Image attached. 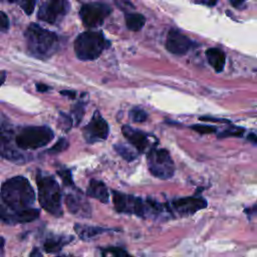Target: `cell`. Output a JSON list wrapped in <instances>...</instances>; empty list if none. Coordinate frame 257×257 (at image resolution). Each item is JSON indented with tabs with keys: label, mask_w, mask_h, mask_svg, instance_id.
Here are the masks:
<instances>
[{
	"label": "cell",
	"mask_w": 257,
	"mask_h": 257,
	"mask_svg": "<svg viewBox=\"0 0 257 257\" xmlns=\"http://www.w3.org/2000/svg\"><path fill=\"white\" fill-rule=\"evenodd\" d=\"M30 257H43V256L38 248H34L30 253Z\"/></svg>",
	"instance_id": "74e56055"
},
{
	"label": "cell",
	"mask_w": 257,
	"mask_h": 257,
	"mask_svg": "<svg viewBox=\"0 0 257 257\" xmlns=\"http://www.w3.org/2000/svg\"><path fill=\"white\" fill-rule=\"evenodd\" d=\"M110 11V7L105 3L92 2L85 4L80 8L79 15L86 26L96 27L103 24Z\"/></svg>",
	"instance_id": "9c48e42d"
},
{
	"label": "cell",
	"mask_w": 257,
	"mask_h": 257,
	"mask_svg": "<svg viewBox=\"0 0 257 257\" xmlns=\"http://www.w3.org/2000/svg\"><path fill=\"white\" fill-rule=\"evenodd\" d=\"M4 80H5V73L0 75V86H2L4 84Z\"/></svg>",
	"instance_id": "60d3db41"
},
{
	"label": "cell",
	"mask_w": 257,
	"mask_h": 257,
	"mask_svg": "<svg viewBox=\"0 0 257 257\" xmlns=\"http://www.w3.org/2000/svg\"><path fill=\"white\" fill-rule=\"evenodd\" d=\"M126 23L127 27L130 30L139 31L144 27L145 23H146V18H144V15L139 13L128 14L126 18Z\"/></svg>",
	"instance_id": "44dd1931"
},
{
	"label": "cell",
	"mask_w": 257,
	"mask_h": 257,
	"mask_svg": "<svg viewBox=\"0 0 257 257\" xmlns=\"http://www.w3.org/2000/svg\"><path fill=\"white\" fill-rule=\"evenodd\" d=\"M192 130H194L195 132L199 133V134H206V135H209V134H214L217 132V128L214 127V126H211V125H194L191 127Z\"/></svg>",
	"instance_id": "83f0119b"
},
{
	"label": "cell",
	"mask_w": 257,
	"mask_h": 257,
	"mask_svg": "<svg viewBox=\"0 0 257 257\" xmlns=\"http://www.w3.org/2000/svg\"><path fill=\"white\" fill-rule=\"evenodd\" d=\"M70 146V144H69V141L67 139H64V138H61L59 139L54 146L47 151V153L50 154V155H56V154H59L63 151H66Z\"/></svg>",
	"instance_id": "d4e9b609"
},
{
	"label": "cell",
	"mask_w": 257,
	"mask_h": 257,
	"mask_svg": "<svg viewBox=\"0 0 257 257\" xmlns=\"http://www.w3.org/2000/svg\"><path fill=\"white\" fill-rule=\"evenodd\" d=\"M130 119L134 123H144L148 119V114L143 109L135 108L130 110Z\"/></svg>",
	"instance_id": "484cf974"
},
{
	"label": "cell",
	"mask_w": 257,
	"mask_h": 257,
	"mask_svg": "<svg viewBox=\"0 0 257 257\" xmlns=\"http://www.w3.org/2000/svg\"><path fill=\"white\" fill-rule=\"evenodd\" d=\"M0 156L14 163H22L25 161L24 156L12 145V131L8 127L0 128Z\"/></svg>",
	"instance_id": "7c38bea8"
},
{
	"label": "cell",
	"mask_w": 257,
	"mask_h": 257,
	"mask_svg": "<svg viewBox=\"0 0 257 257\" xmlns=\"http://www.w3.org/2000/svg\"><path fill=\"white\" fill-rule=\"evenodd\" d=\"M109 228L98 227V226H90V225H83V224H76L74 226L75 233L79 236L80 239L83 240H90L94 238L95 236L101 235L110 231Z\"/></svg>",
	"instance_id": "ac0fdd59"
},
{
	"label": "cell",
	"mask_w": 257,
	"mask_h": 257,
	"mask_svg": "<svg viewBox=\"0 0 257 257\" xmlns=\"http://www.w3.org/2000/svg\"><path fill=\"white\" fill-rule=\"evenodd\" d=\"M1 197L6 206L20 211L32 208L31 206L36 201V193L26 178L18 176L3 183Z\"/></svg>",
	"instance_id": "6da1fadb"
},
{
	"label": "cell",
	"mask_w": 257,
	"mask_h": 257,
	"mask_svg": "<svg viewBox=\"0 0 257 257\" xmlns=\"http://www.w3.org/2000/svg\"><path fill=\"white\" fill-rule=\"evenodd\" d=\"M16 1H18L19 6L23 9V11L26 14L30 15L32 12H34L37 0H16Z\"/></svg>",
	"instance_id": "4dcf8cb0"
},
{
	"label": "cell",
	"mask_w": 257,
	"mask_h": 257,
	"mask_svg": "<svg viewBox=\"0 0 257 257\" xmlns=\"http://www.w3.org/2000/svg\"><path fill=\"white\" fill-rule=\"evenodd\" d=\"M66 204L72 214L82 217L91 216V206L85 197L80 194H69L66 198Z\"/></svg>",
	"instance_id": "9a60e30c"
},
{
	"label": "cell",
	"mask_w": 257,
	"mask_h": 257,
	"mask_svg": "<svg viewBox=\"0 0 257 257\" xmlns=\"http://www.w3.org/2000/svg\"><path fill=\"white\" fill-rule=\"evenodd\" d=\"M245 133V130L243 128H240V127H234L231 126L226 130H224L221 134L218 135L219 138H229V137H242Z\"/></svg>",
	"instance_id": "cb8c5ba5"
},
{
	"label": "cell",
	"mask_w": 257,
	"mask_h": 257,
	"mask_svg": "<svg viewBox=\"0 0 257 257\" xmlns=\"http://www.w3.org/2000/svg\"><path fill=\"white\" fill-rule=\"evenodd\" d=\"M60 94L64 95V96H68V98H70V99L75 98V92H73V91H61Z\"/></svg>",
	"instance_id": "836d02e7"
},
{
	"label": "cell",
	"mask_w": 257,
	"mask_h": 257,
	"mask_svg": "<svg viewBox=\"0 0 257 257\" xmlns=\"http://www.w3.org/2000/svg\"><path fill=\"white\" fill-rule=\"evenodd\" d=\"M69 0H48L41 5L38 11V19L50 24H55L70 11Z\"/></svg>",
	"instance_id": "52a82bcc"
},
{
	"label": "cell",
	"mask_w": 257,
	"mask_h": 257,
	"mask_svg": "<svg viewBox=\"0 0 257 257\" xmlns=\"http://www.w3.org/2000/svg\"><path fill=\"white\" fill-rule=\"evenodd\" d=\"M4 245H5V239L0 236V257H3L4 255Z\"/></svg>",
	"instance_id": "d590c367"
},
{
	"label": "cell",
	"mask_w": 257,
	"mask_h": 257,
	"mask_svg": "<svg viewBox=\"0 0 257 257\" xmlns=\"http://www.w3.org/2000/svg\"><path fill=\"white\" fill-rule=\"evenodd\" d=\"M37 90L39 92H47L48 90H50V88H48L46 85H43V84H37Z\"/></svg>",
	"instance_id": "8d00e7d4"
},
{
	"label": "cell",
	"mask_w": 257,
	"mask_h": 257,
	"mask_svg": "<svg viewBox=\"0 0 257 257\" xmlns=\"http://www.w3.org/2000/svg\"><path fill=\"white\" fill-rule=\"evenodd\" d=\"M39 217L38 209L29 208L25 210L16 211L0 202V219L8 224L28 223L37 220Z\"/></svg>",
	"instance_id": "8fae6325"
},
{
	"label": "cell",
	"mask_w": 257,
	"mask_h": 257,
	"mask_svg": "<svg viewBox=\"0 0 257 257\" xmlns=\"http://www.w3.org/2000/svg\"><path fill=\"white\" fill-rule=\"evenodd\" d=\"M135 200V196L124 194V193L118 191H112V202H114L115 209L119 213L133 214Z\"/></svg>",
	"instance_id": "2e32d148"
},
{
	"label": "cell",
	"mask_w": 257,
	"mask_h": 257,
	"mask_svg": "<svg viewBox=\"0 0 257 257\" xmlns=\"http://www.w3.org/2000/svg\"><path fill=\"white\" fill-rule=\"evenodd\" d=\"M58 176L61 178V180L63 181V184L66 186H70V187H74L73 181V177H72V173L70 170L66 169V168H62L60 170L57 171Z\"/></svg>",
	"instance_id": "f546056e"
},
{
	"label": "cell",
	"mask_w": 257,
	"mask_h": 257,
	"mask_svg": "<svg viewBox=\"0 0 257 257\" xmlns=\"http://www.w3.org/2000/svg\"><path fill=\"white\" fill-rule=\"evenodd\" d=\"M247 139L251 142H254V143H257V133H251L250 135H248Z\"/></svg>",
	"instance_id": "ab89813d"
},
{
	"label": "cell",
	"mask_w": 257,
	"mask_h": 257,
	"mask_svg": "<svg viewBox=\"0 0 257 257\" xmlns=\"http://www.w3.org/2000/svg\"><path fill=\"white\" fill-rule=\"evenodd\" d=\"M25 38L28 52L37 58L51 57L58 48L59 38L53 31L47 30L37 23H31L26 31Z\"/></svg>",
	"instance_id": "7a4b0ae2"
},
{
	"label": "cell",
	"mask_w": 257,
	"mask_h": 257,
	"mask_svg": "<svg viewBox=\"0 0 257 257\" xmlns=\"http://www.w3.org/2000/svg\"><path fill=\"white\" fill-rule=\"evenodd\" d=\"M201 121H208V122H221V123H229L227 120H220L215 118H208V117H201Z\"/></svg>",
	"instance_id": "e575fe53"
},
{
	"label": "cell",
	"mask_w": 257,
	"mask_h": 257,
	"mask_svg": "<svg viewBox=\"0 0 257 257\" xmlns=\"http://www.w3.org/2000/svg\"><path fill=\"white\" fill-rule=\"evenodd\" d=\"M73 117L66 115V114H60L59 120H58V126L61 128L62 131L64 132H69L72 127H73Z\"/></svg>",
	"instance_id": "4316f807"
},
{
	"label": "cell",
	"mask_w": 257,
	"mask_h": 257,
	"mask_svg": "<svg viewBox=\"0 0 257 257\" xmlns=\"http://www.w3.org/2000/svg\"><path fill=\"white\" fill-rule=\"evenodd\" d=\"M116 152L128 162H132L135 159H137L139 152L132 146L128 147L124 144H117L114 146Z\"/></svg>",
	"instance_id": "7402d4cb"
},
{
	"label": "cell",
	"mask_w": 257,
	"mask_h": 257,
	"mask_svg": "<svg viewBox=\"0 0 257 257\" xmlns=\"http://www.w3.org/2000/svg\"><path fill=\"white\" fill-rule=\"evenodd\" d=\"M110 45L100 31H86L79 35L74 41V52L80 60H93L98 58L104 50Z\"/></svg>",
	"instance_id": "277c9868"
},
{
	"label": "cell",
	"mask_w": 257,
	"mask_h": 257,
	"mask_svg": "<svg viewBox=\"0 0 257 257\" xmlns=\"http://www.w3.org/2000/svg\"><path fill=\"white\" fill-rule=\"evenodd\" d=\"M102 257H133L122 247H107L101 250Z\"/></svg>",
	"instance_id": "603a6c76"
},
{
	"label": "cell",
	"mask_w": 257,
	"mask_h": 257,
	"mask_svg": "<svg viewBox=\"0 0 257 257\" xmlns=\"http://www.w3.org/2000/svg\"><path fill=\"white\" fill-rule=\"evenodd\" d=\"M148 168L151 174L161 180L172 178L175 173L174 161L166 149H157L153 147L147 156Z\"/></svg>",
	"instance_id": "8992f818"
},
{
	"label": "cell",
	"mask_w": 257,
	"mask_h": 257,
	"mask_svg": "<svg viewBox=\"0 0 257 257\" xmlns=\"http://www.w3.org/2000/svg\"><path fill=\"white\" fill-rule=\"evenodd\" d=\"M230 2L233 6L237 7V6H240L241 4H242L244 2V0H230Z\"/></svg>",
	"instance_id": "f35d334b"
},
{
	"label": "cell",
	"mask_w": 257,
	"mask_h": 257,
	"mask_svg": "<svg viewBox=\"0 0 257 257\" xmlns=\"http://www.w3.org/2000/svg\"><path fill=\"white\" fill-rule=\"evenodd\" d=\"M192 46V41L189 37L184 36L182 32L176 29H171L168 34L166 47L167 50L174 55H182L189 52Z\"/></svg>",
	"instance_id": "5bb4252c"
},
{
	"label": "cell",
	"mask_w": 257,
	"mask_h": 257,
	"mask_svg": "<svg viewBox=\"0 0 257 257\" xmlns=\"http://www.w3.org/2000/svg\"><path fill=\"white\" fill-rule=\"evenodd\" d=\"M54 138L53 130L46 126L26 127L15 137V144L19 149L36 150L46 146Z\"/></svg>",
	"instance_id": "5b68a950"
},
{
	"label": "cell",
	"mask_w": 257,
	"mask_h": 257,
	"mask_svg": "<svg viewBox=\"0 0 257 257\" xmlns=\"http://www.w3.org/2000/svg\"><path fill=\"white\" fill-rule=\"evenodd\" d=\"M110 132L107 121L101 116L99 111H95L91 122L84 128V137L88 143H95L105 141Z\"/></svg>",
	"instance_id": "30bf717a"
},
{
	"label": "cell",
	"mask_w": 257,
	"mask_h": 257,
	"mask_svg": "<svg viewBox=\"0 0 257 257\" xmlns=\"http://www.w3.org/2000/svg\"><path fill=\"white\" fill-rule=\"evenodd\" d=\"M122 133L128 142L139 152V154L150 151L153 148L151 147V137L139 130V128L125 125L122 128Z\"/></svg>",
	"instance_id": "4fadbf2b"
},
{
	"label": "cell",
	"mask_w": 257,
	"mask_h": 257,
	"mask_svg": "<svg viewBox=\"0 0 257 257\" xmlns=\"http://www.w3.org/2000/svg\"><path fill=\"white\" fill-rule=\"evenodd\" d=\"M37 184L41 207L52 215L60 217L62 215V206L61 191L58 183L53 176L44 175L38 171L37 175Z\"/></svg>",
	"instance_id": "3957f363"
},
{
	"label": "cell",
	"mask_w": 257,
	"mask_h": 257,
	"mask_svg": "<svg viewBox=\"0 0 257 257\" xmlns=\"http://www.w3.org/2000/svg\"><path fill=\"white\" fill-rule=\"evenodd\" d=\"M206 55L210 66L217 73H221L225 67V60H226L224 53L218 48H209L206 52Z\"/></svg>",
	"instance_id": "d6986e66"
},
{
	"label": "cell",
	"mask_w": 257,
	"mask_h": 257,
	"mask_svg": "<svg viewBox=\"0 0 257 257\" xmlns=\"http://www.w3.org/2000/svg\"><path fill=\"white\" fill-rule=\"evenodd\" d=\"M245 213L248 215H252V216H256L257 217V205L251 207V208H247L245 209Z\"/></svg>",
	"instance_id": "d6a6232c"
},
{
	"label": "cell",
	"mask_w": 257,
	"mask_h": 257,
	"mask_svg": "<svg viewBox=\"0 0 257 257\" xmlns=\"http://www.w3.org/2000/svg\"><path fill=\"white\" fill-rule=\"evenodd\" d=\"M88 196L99 200L102 203H109V190L104 182L99 180H92L87 190Z\"/></svg>",
	"instance_id": "e0dca14e"
},
{
	"label": "cell",
	"mask_w": 257,
	"mask_h": 257,
	"mask_svg": "<svg viewBox=\"0 0 257 257\" xmlns=\"http://www.w3.org/2000/svg\"><path fill=\"white\" fill-rule=\"evenodd\" d=\"M8 1H9V2H14L15 0H8Z\"/></svg>",
	"instance_id": "b9f144b4"
},
{
	"label": "cell",
	"mask_w": 257,
	"mask_h": 257,
	"mask_svg": "<svg viewBox=\"0 0 257 257\" xmlns=\"http://www.w3.org/2000/svg\"><path fill=\"white\" fill-rule=\"evenodd\" d=\"M72 240V237H57V238H48L43 245L44 250L47 253H57L61 250L63 245H66Z\"/></svg>",
	"instance_id": "ffe728a7"
},
{
	"label": "cell",
	"mask_w": 257,
	"mask_h": 257,
	"mask_svg": "<svg viewBox=\"0 0 257 257\" xmlns=\"http://www.w3.org/2000/svg\"><path fill=\"white\" fill-rule=\"evenodd\" d=\"M8 29H9L8 16L3 11H0V30L5 32Z\"/></svg>",
	"instance_id": "1f68e13d"
},
{
	"label": "cell",
	"mask_w": 257,
	"mask_h": 257,
	"mask_svg": "<svg viewBox=\"0 0 257 257\" xmlns=\"http://www.w3.org/2000/svg\"><path fill=\"white\" fill-rule=\"evenodd\" d=\"M171 214H178L179 216H189L197 213L207 207V201L202 196H190L173 200L168 204Z\"/></svg>",
	"instance_id": "ba28073f"
},
{
	"label": "cell",
	"mask_w": 257,
	"mask_h": 257,
	"mask_svg": "<svg viewBox=\"0 0 257 257\" xmlns=\"http://www.w3.org/2000/svg\"><path fill=\"white\" fill-rule=\"evenodd\" d=\"M84 114H85V104L83 103L76 104L73 109V119L75 120L76 126L82 122Z\"/></svg>",
	"instance_id": "f1b7e54d"
}]
</instances>
